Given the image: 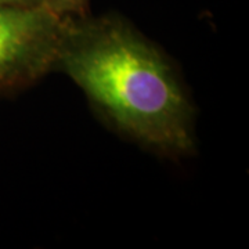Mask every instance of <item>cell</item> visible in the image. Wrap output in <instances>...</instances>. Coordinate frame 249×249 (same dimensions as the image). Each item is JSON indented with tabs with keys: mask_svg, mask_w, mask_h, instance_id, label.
Masks as SVG:
<instances>
[{
	"mask_svg": "<svg viewBox=\"0 0 249 249\" xmlns=\"http://www.w3.org/2000/svg\"><path fill=\"white\" fill-rule=\"evenodd\" d=\"M55 70L144 148L175 160L194 151V108L176 68L124 18H65Z\"/></svg>",
	"mask_w": 249,
	"mask_h": 249,
	"instance_id": "cell-1",
	"label": "cell"
},
{
	"mask_svg": "<svg viewBox=\"0 0 249 249\" xmlns=\"http://www.w3.org/2000/svg\"><path fill=\"white\" fill-rule=\"evenodd\" d=\"M64 21L42 4L0 6V89L32 86L55 70Z\"/></svg>",
	"mask_w": 249,
	"mask_h": 249,
	"instance_id": "cell-2",
	"label": "cell"
},
{
	"mask_svg": "<svg viewBox=\"0 0 249 249\" xmlns=\"http://www.w3.org/2000/svg\"><path fill=\"white\" fill-rule=\"evenodd\" d=\"M42 6L58 17H79L86 14L88 0H39Z\"/></svg>",
	"mask_w": 249,
	"mask_h": 249,
	"instance_id": "cell-3",
	"label": "cell"
},
{
	"mask_svg": "<svg viewBox=\"0 0 249 249\" xmlns=\"http://www.w3.org/2000/svg\"><path fill=\"white\" fill-rule=\"evenodd\" d=\"M39 0H0V6H36Z\"/></svg>",
	"mask_w": 249,
	"mask_h": 249,
	"instance_id": "cell-4",
	"label": "cell"
}]
</instances>
